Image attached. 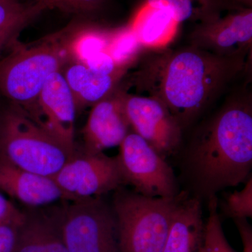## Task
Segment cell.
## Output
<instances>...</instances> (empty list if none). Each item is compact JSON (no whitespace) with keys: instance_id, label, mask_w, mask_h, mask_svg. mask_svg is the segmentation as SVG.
Returning <instances> with one entry per match:
<instances>
[{"instance_id":"cell-1","label":"cell","mask_w":252,"mask_h":252,"mask_svg":"<svg viewBox=\"0 0 252 252\" xmlns=\"http://www.w3.org/2000/svg\"><path fill=\"white\" fill-rule=\"evenodd\" d=\"M244 67V59L222 57L190 45L156 56L142 71L140 84L184 129Z\"/></svg>"},{"instance_id":"cell-2","label":"cell","mask_w":252,"mask_h":252,"mask_svg":"<svg viewBox=\"0 0 252 252\" xmlns=\"http://www.w3.org/2000/svg\"><path fill=\"white\" fill-rule=\"evenodd\" d=\"M252 168L250 102L225 106L203 126L186 152L184 170L198 199L245 183Z\"/></svg>"},{"instance_id":"cell-3","label":"cell","mask_w":252,"mask_h":252,"mask_svg":"<svg viewBox=\"0 0 252 252\" xmlns=\"http://www.w3.org/2000/svg\"><path fill=\"white\" fill-rule=\"evenodd\" d=\"M7 102L0 107V159L52 178L75 154L36 124L22 107Z\"/></svg>"},{"instance_id":"cell-4","label":"cell","mask_w":252,"mask_h":252,"mask_svg":"<svg viewBox=\"0 0 252 252\" xmlns=\"http://www.w3.org/2000/svg\"><path fill=\"white\" fill-rule=\"evenodd\" d=\"M181 191L170 198H152L126 190H116L112 210L120 252H162L174 214L188 196Z\"/></svg>"},{"instance_id":"cell-5","label":"cell","mask_w":252,"mask_h":252,"mask_svg":"<svg viewBox=\"0 0 252 252\" xmlns=\"http://www.w3.org/2000/svg\"><path fill=\"white\" fill-rule=\"evenodd\" d=\"M66 60L59 44L14 48L0 59V97L22 107L35 120L43 87L53 74L62 71Z\"/></svg>"},{"instance_id":"cell-6","label":"cell","mask_w":252,"mask_h":252,"mask_svg":"<svg viewBox=\"0 0 252 252\" xmlns=\"http://www.w3.org/2000/svg\"><path fill=\"white\" fill-rule=\"evenodd\" d=\"M63 231L67 252H120L114 212L101 196L64 201Z\"/></svg>"},{"instance_id":"cell-7","label":"cell","mask_w":252,"mask_h":252,"mask_svg":"<svg viewBox=\"0 0 252 252\" xmlns=\"http://www.w3.org/2000/svg\"><path fill=\"white\" fill-rule=\"evenodd\" d=\"M124 185L152 198H170L180 193L172 167L142 137L127 134L117 156Z\"/></svg>"},{"instance_id":"cell-8","label":"cell","mask_w":252,"mask_h":252,"mask_svg":"<svg viewBox=\"0 0 252 252\" xmlns=\"http://www.w3.org/2000/svg\"><path fill=\"white\" fill-rule=\"evenodd\" d=\"M64 201L102 196L124 185L118 157L76 152L52 177Z\"/></svg>"},{"instance_id":"cell-9","label":"cell","mask_w":252,"mask_h":252,"mask_svg":"<svg viewBox=\"0 0 252 252\" xmlns=\"http://www.w3.org/2000/svg\"><path fill=\"white\" fill-rule=\"evenodd\" d=\"M130 127L163 158L177 152L182 130L160 100L149 96H124Z\"/></svg>"},{"instance_id":"cell-10","label":"cell","mask_w":252,"mask_h":252,"mask_svg":"<svg viewBox=\"0 0 252 252\" xmlns=\"http://www.w3.org/2000/svg\"><path fill=\"white\" fill-rule=\"evenodd\" d=\"M191 41V45L217 56L245 59L252 47V9L200 23L192 33Z\"/></svg>"},{"instance_id":"cell-11","label":"cell","mask_w":252,"mask_h":252,"mask_svg":"<svg viewBox=\"0 0 252 252\" xmlns=\"http://www.w3.org/2000/svg\"><path fill=\"white\" fill-rule=\"evenodd\" d=\"M77 106L62 71L55 72L46 81L36 105L34 122L75 154L74 124Z\"/></svg>"},{"instance_id":"cell-12","label":"cell","mask_w":252,"mask_h":252,"mask_svg":"<svg viewBox=\"0 0 252 252\" xmlns=\"http://www.w3.org/2000/svg\"><path fill=\"white\" fill-rule=\"evenodd\" d=\"M125 94L107 96L93 106L83 129L84 145L81 152L94 154L120 146L130 127L126 113Z\"/></svg>"},{"instance_id":"cell-13","label":"cell","mask_w":252,"mask_h":252,"mask_svg":"<svg viewBox=\"0 0 252 252\" xmlns=\"http://www.w3.org/2000/svg\"><path fill=\"white\" fill-rule=\"evenodd\" d=\"M61 205L27 207L19 225L15 252H67L63 231Z\"/></svg>"},{"instance_id":"cell-14","label":"cell","mask_w":252,"mask_h":252,"mask_svg":"<svg viewBox=\"0 0 252 252\" xmlns=\"http://www.w3.org/2000/svg\"><path fill=\"white\" fill-rule=\"evenodd\" d=\"M0 190L27 207L49 206L64 200L51 177L23 170L1 159Z\"/></svg>"},{"instance_id":"cell-15","label":"cell","mask_w":252,"mask_h":252,"mask_svg":"<svg viewBox=\"0 0 252 252\" xmlns=\"http://www.w3.org/2000/svg\"><path fill=\"white\" fill-rule=\"evenodd\" d=\"M205 232L201 201L188 195L174 214L162 252H201Z\"/></svg>"},{"instance_id":"cell-16","label":"cell","mask_w":252,"mask_h":252,"mask_svg":"<svg viewBox=\"0 0 252 252\" xmlns=\"http://www.w3.org/2000/svg\"><path fill=\"white\" fill-rule=\"evenodd\" d=\"M72 91L77 112L94 106L112 94L119 75H101L90 70L83 63H74L63 73Z\"/></svg>"},{"instance_id":"cell-17","label":"cell","mask_w":252,"mask_h":252,"mask_svg":"<svg viewBox=\"0 0 252 252\" xmlns=\"http://www.w3.org/2000/svg\"><path fill=\"white\" fill-rule=\"evenodd\" d=\"M179 24L168 11L146 4L130 28L142 47L162 49L174 40Z\"/></svg>"},{"instance_id":"cell-18","label":"cell","mask_w":252,"mask_h":252,"mask_svg":"<svg viewBox=\"0 0 252 252\" xmlns=\"http://www.w3.org/2000/svg\"><path fill=\"white\" fill-rule=\"evenodd\" d=\"M146 4L168 11L178 23L189 20L203 23L220 16L224 0H147Z\"/></svg>"},{"instance_id":"cell-19","label":"cell","mask_w":252,"mask_h":252,"mask_svg":"<svg viewBox=\"0 0 252 252\" xmlns=\"http://www.w3.org/2000/svg\"><path fill=\"white\" fill-rule=\"evenodd\" d=\"M218 198L208 199L209 217L205 223V241L201 252H236L227 241L219 215Z\"/></svg>"},{"instance_id":"cell-20","label":"cell","mask_w":252,"mask_h":252,"mask_svg":"<svg viewBox=\"0 0 252 252\" xmlns=\"http://www.w3.org/2000/svg\"><path fill=\"white\" fill-rule=\"evenodd\" d=\"M142 46L130 28L119 32L109 41L107 51L119 67H126L137 57Z\"/></svg>"},{"instance_id":"cell-21","label":"cell","mask_w":252,"mask_h":252,"mask_svg":"<svg viewBox=\"0 0 252 252\" xmlns=\"http://www.w3.org/2000/svg\"><path fill=\"white\" fill-rule=\"evenodd\" d=\"M220 203L223 213L233 220L252 217V177L245 182V187L240 191L225 193Z\"/></svg>"},{"instance_id":"cell-22","label":"cell","mask_w":252,"mask_h":252,"mask_svg":"<svg viewBox=\"0 0 252 252\" xmlns=\"http://www.w3.org/2000/svg\"><path fill=\"white\" fill-rule=\"evenodd\" d=\"M84 63L93 72L101 75H119L122 67H119L107 51H99L91 55Z\"/></svg>"},{"instance_id":"cell-23","label":"cell","mask_w":252,"mask_h":252,"mask_svg":"<svg viewBox=\"0 0 252 252\" xmlns=\"http://www.w3.org/2000/svg\"><path fill=\"white\" fill-rule=\"evenodd\" d=\"M106 0H38L44 7L59 8L63 11L73 13L91 12L98 9Z\"/></svg>"},{"instance_id":"cell-24","label":"cell","mask_w":252,"mask_h":252,"mask_svg":"<svg viewBox=\"0 0 252 252\" xmlns=\"http://www.w3.org/2000/svg\"><path fill=\"white\" fill-rule=\"evenodd\" d=\"M20 225L0 222V252H15Z\"/></svg>"},{"instance_id":"cell-25","label":"cell","mask_w":252,"mask_h":252,"mask_svg":"<svg viewBox=\"0 0 252 252\" xmlns=\"http://www.w3.org/2000/svg\"><path fill=\"white\" fill-rule=\"evenodd\" d=\"M24 219V210L18 209L0 193V222H9L20 225Z\"/></svg>"},{"instance_id":"cell-26","label":"cell","mask_w":252,"mask_h":252,"mask_svg":"<svg viewBox=\"0 0 252 252\" xmlns=\"http://www.w3.org/2000/svg\"><path fill=\"white\" fill-rule=\"evenodd\" d=\"M243 245V252H252V228L247 219L234 220Z\"/></svg>"},{"instance_id":"cell-27","label":"cell","mask_w":252,"mask_h":252,"mask_svg":"<svg viewBox=\"0 0 252 252\" xmlns=\"http://www.w3.org/2000/svg\"><path fill=\"white\" fill-rule=\"evenodd\" d=\"M248 1H250V0H248Z\"/></svg>"}]
</instances>
